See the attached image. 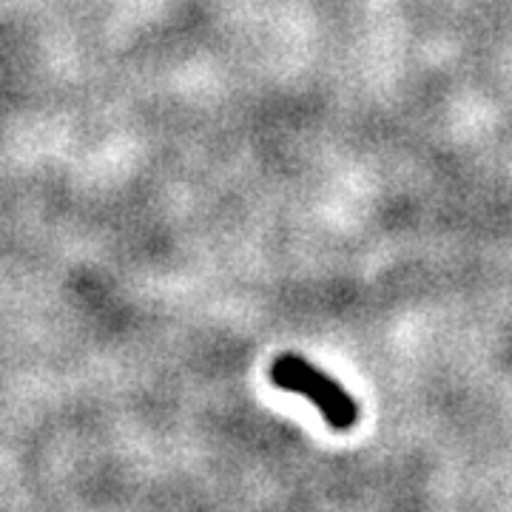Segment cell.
<instances>
[{
	"instance_id": "obj_1",
	"label": "cell",
	"mask_w": 512,
	"mask_h": 512,
	"mask_svg": "<svg viewBox=\"0 0 512 512\" xmlns=\"http://www.w3.org/2000/svg\"><path fill=\"white\" fill-rule=\"evenodd\" d=\"M271 382L279 390L308 396L319 407L333 430H350L359 421V404L339 382H333L325 370L311 365L299 353H282L271 365Z\"/></svg>"
}]
</instances>
